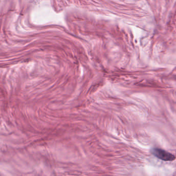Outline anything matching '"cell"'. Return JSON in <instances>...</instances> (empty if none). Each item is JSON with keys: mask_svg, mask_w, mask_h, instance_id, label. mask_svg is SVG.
Listing matches in <instances>:
<instances>
[{"mask_svg": "<svg viewBox=\"0 0 176 176\" xmlns=\"http://www.w3.org/2000/svg\"><path fill=\"white\" fill-rule=\"evenodd\" d=\"M152 153L158 158L163 161H172L175 159L174 155L162 149L155 148L153 150Z\"/></svg>", "mask_w": 176, "mask_h": 176, "instance_id": "6da1fadb", "label": "cell"}]
</instances>
